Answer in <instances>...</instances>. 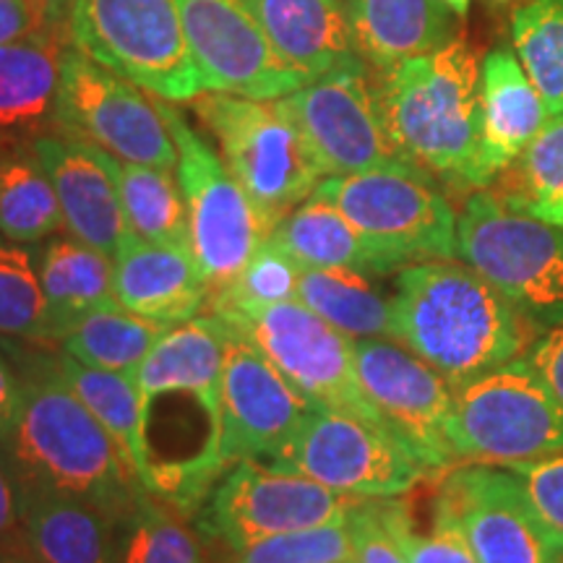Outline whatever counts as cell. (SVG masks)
<instances>
[{"mask_svg": "<svg viewBox=\"0 0 563 563\" xmlns=\"http://www.w3.org/2000/svg\"><path fill=\"white\" fill-rule=\"evenodd\" d=\"M21 402L0 446L19 490L81 498L121 519L146 496V485L63 376L53 352H19Z\"/></svg>", "mask_w": 563, "mask_h": 563, "instance_id": "1", "label": "cell"}, {"mask_svg": "<svg viewBox=\"0 0 563 563\" xmlns=\"http://www.w3.org/2000/svg\"><path fill=\"white\" fill-rule=\"evenodd\" d=\"M391 302L394 342L454 389L527 355L543 332L483 274L452 258L402 266Z\"/></svg>", "mask_w": 563, "mask_h": 563, "instance_id": "2", "label": "cell"}, {"mask_svg": "<svg viewBox=\"0 0 563 563\" xmlns=\"http://www.w3.org/2000/svg\"><path fill=\"white\" fill-rule=\"evenodd\" d=\"M376 97L407 162L456 188L477 186L483 63L462 37L378 70Z\"/></svg>", "mask_w": 563, "mask_h": 563, "instance_id": "3", "label": "cell"}, {"mask_svg": "<svg viewBox=\"0 0 563 563\" xmlns=\"http://www.w3.org/2000/svg\"><path fill=\"white\" fill-rule=\"evenodd\" d=\"M191 102L196 115L222 146L230 173L272 228L327 178L279 100H249L228 91H209Z\"/></svg>", "mask_w": 563, "mask_h": 563, "instance_id": "4", "label": "cell"}, {"mask_svg": "<svg viewBox=\"0 0 563 563\" xmlns=\"http://www.w3.org/2000/svg\"><path fill=\"white\" fill-rule=\"evenodd\" d=\"M313 194L334 203L394 272L456 256V211L420 167L327 175Z\"/></svg>", "mask_w": 563, "mask_h": 563, "instance_id": "5", "label": "cell"}, {"mask_svg": "<svg viewBox=\"0 0 563 563\" xmlns=\"http://www.w3.org/2000/svg\"><path fill=\"white\" fill-rule=\"evenodd\" d=\"M446 435L460 460L538 462L563 452V405L522 355L456 386Z\"/></svg>", "mask_w": 563, "mask_h": 563, "instance_id": "6", "label": "cell"}, {"mask_svg": "<svg viewBox=\"0 0 563 563\" xmlns=\"http://www.w3.org/2000/svg\"><path fill=\"white\" fill-rule=\"evenodd\" d=\"M70 47L167 102L207 91L178 11V0H79Z\"/></svg>", "mask_w": 563, "mask_h": 563, "instance_id": "7", "label": "cell"}, {"mask_svg": "<svg viewBox=\"0 0 563 563\" xmlns=\"http://www.w3.org/2000/svg\"><path fill=\"white\" fill-rule=\"evenodd\" d=\"M456 256L540 329L563 321V228L475 191L456 217Z\"/></svg>", "mask_w": 563, "mask_h": 563, "instance_id": "8", "label": "cell"}, {"mask_svg": "<svg viewBox=\"0 0 563 563\" xmlns=\"http://www.w3.org/2000/svg\"><path fill=\"white\" fill-rule=\"evenodd\" d=\"M154 102L178 150L175 173L188 207L196 266L209 295H214L235 282L274 228L230 173L228 162L217 157L186 118L167 100Z\"/></svg>", "mask_w": 563, "mask_h": 563, "instance_id": "9", "label": "cell"}, {"mask_svg": "<svg viewBox=\"0 0 563 563\" xmlns=\"http://www.w3.org/2000/svg\"><path fill=\"white\" fill-rule=\"evenodd\" d=\"M211 316L241 332L308 402L386 426L357 384L355 340L300 300Z\"/></svg>", "mask_w": 563, "mask_h": 563, "instance_id": "10", "label": "cell"}, {"mask_svg": "<svg viewBox=\"0 0 563 563\" xmlns=\"http://www.w3.org/2000/svg\"><path fill=\"white\" fill-rule=\"evenodd\" d=\"M274 464L355 498L402 496L433 475L391 428L329 407H313Z\"/></svg>", "mask_w": 563, "mask_h": 563, "instance_id": "11", "label": "cell"}, {"mask_svg": "<svg viewBox=\"0 0 563 563\" xmlns=\"http://www.w3.org/2000/svg\"><path fill=\"white\" fill-rule=\"evenodd\" d=\"M58 133L100 146L123 162L178 167V150L157 102L76 47H66L60 58Z\"/></svg>", "mask_w": 563, "mask_h": 563, "instance_id": "12", "label": "cell"}, {"mask_svg": "<svg viewBox=\"0 0 563 563\" xmlns=\"http://www.w3.org/2000/svg\"><path fill=\"white\" fill-rule=\"evenodd\" d=\"M279 104L308 141L323 175L415 167L386 129L365 60L327 70L279 97Z\"/></svg>", "mask_w": 563, "mask_h": 563, "instance_id": "13", "label": "cell"}, {"mask_svg": "<svg viewBox=\"0 0 563 563\" xmlns=\"http://www.w3.org/2000/svg\"><path fill=\"white\" fill-rule=\"evenodd\" d=\"M352 498L295 470L241 462L211 490L201 525L243 551L274 534L344 522Z\"/></svg>", "mask_w": 563, "mask_h": 563, "instance_id": "14", "label": "cell"}, {"mask_svg": "<svg viewBox=\"0 0 563 563\" xmlns=\"http://www.w3.org/2000/svg\"><path fill=\"white\" fill-rule=\"evenodd\" d=\"M433 504L460 525L477 563H559L563 555V540L506 467H456Z\"/></svg>", "mask_w": 563, "mask_h": 563, "instance_id": "15", "label": "cell"}, {"mask_svg": "<svg viewBox=\"0 0 563 563\" xmlns=\"http://www.w3.org/2000/svg\"><path fill=\"white\" fill-rule=\"evenodd\" d=\"M222 327V467L274 464L316 405L300 397L241 332L228 323Z\"/></svg>", "mask_w": 563, "mask_h": 563, "instance_id": "16", "label": "cell"}, {"mask_svg": "<svg viewBox=\"0 0 563 563\" xmlns=\"http://www.w3.org/2000/svg\"><path fill=\"white\" fill-rule=\"evenodd\" d=\"M357 384L382 420L431 473L460 460L446 435L454 386L402 344L355 340Z\"/></svg>", "mask_w": 563, "mask_h": 563, "instance_id": "17", "label": "cell"}, {"mask_svg": "<svg viewBox=\"0 0 563 563\" xmlns=\"http://www.w3.org/2000/svg\"><path fill=\"white\" fill-rule=\"evenodd\" d=\"M178 11L207 91L279 100L313 81L274 53L241 0H178Z\"/></svg>", "mask_w": 563, "mask_h": 563, "instance_id": "18", "label": "cell"}, {"mask_svg": "<svg viewBox=\"0 0 563 563\" xmlns=\"http://www.w3.org/2000/svg\"><path fill=\"white\" fill-rule=\"evenodd\" d=\"M32 146L58 196L68 235L115 256L131 232L112 167L115 157L66 133H47Z\"/></svg>", "mask_w": 563, "mask_h": 563, "instance_id": "19", "label": "cell"}, {"mask_svg": "<svg viewBox=\"0 0 563 563\" xmlns=\"http://www.w3.org/2000/svg\"><path fill=\"white\" fill-rule=\"evenodd\" d=\"M115 298L125 311L165 327H178L207 306L209 287L191 251L141 241L129 232L112 256Z\"/></svg>", "mask_w": 563, "mask_h": 563, "instance_id": "20", "label": "cell"}, {"mask_svg": "<svg viewBox=\"0 0 563 563\" xmlns=\"http://www.w3.org/2000/svg\"><path fill=\"white\" fill-rule=\"evenodd\" d=\"M274 53L308 79L361 63L350 0H241Z\"/></svg>", "mask_w": 563, "mask_h": 563, "instance_id": "21", "label": "cell"}, {"mask_svg": "<svg viewBox=\"0 0 563 563\" xmlns=\"http://www.w3.org/2000/svg\"><path fill=\"white\" fill-rule=\"evenodd\" d=\"M63 51V42L45 30L0 45V150L58 133Z\"/></svg>", "mask_w": 563, "mask_h": 563, "instance_id": "22", "label": "cell"}, {"mask_svg": "<svg viewBox=\"0 0 563 563\" xmlns=\"http://www.w3.org/2000/svg\"><path fill=\"white\" fill-rule=\"evenodd\" d=\"M481 91L483 131L477 186L485 188L530 146L548 121V110L525 66L506 47L485 55Z\"/></svg>", "mask_w": 563, "mask_h": 563, "instance_id": "23", "label": "cell"}, {"mask_svg": "<svg viewBox=\"0 0 563 563\" xmlns=\"http://www.w3.org/2000/svg\"><path fill=\"white\" fill-rule=\"evenodd\" d=\"M21 538L37 563H118L115 519L60 493L21 490Z\"/></svg>", "mask_w": 563, "mask_h": 563, "instance_id": "24", "label": "cell"}, {"mask_svg": "<svg viewBox=\"0 0 563 563\" xmlns=\"http://www.w3.org/2000/svg\"><path fill=\"white\" fill-rule=\"evenodd\" d=\"M357 51L384 70L428 55L456 37L452 9L443 0H350Z\"/></svg>", "mask_w": 563, "mask_h": 563, "instance_id": "25", "label": "cell"}, {"mask_svg": "<svg viewBox=\"0 0 563 563\" xmlns=\"http://www.w3.org/2000/svg\"><path fill=\"white\" fill-rule=\"evenodd\" d=\"M269 241L300 269H355L373 277L394 272L352 228L347 217L316 194L274 224Z\"/></svg>", "mask_w": 563, "mask_h": 563, "instance_id": "26", "label": "cell"}, {"mask_svg": "<svg viewBox=\"0 0 563 563\" xmlns=\"http://www.w3.org/2000/svg\"><path fill=\"white\" fill-rule=\"evenodd\" d=\"M37 264L53 342H60L63 334L87 313L118 302L112 256L79 238H53L42 249Z\"/></svg>", "mask_w": 563, "mask_h": 563, "instance_id": "27", "label": "cell"}, {"mask_svg": "<svg viewBox=\"0 0 563 563\" xmlns=\"http://www.w3.org/2000/svg\"><path fill=\"white\" fill-rule=\"evenodd\" d=\"M355 269H300L298 300L352 340H394V302Z\"/></svg>", "mask_w": 563, "mask_h": 563, "instance_id": "28", "label": "cell"}, {"mask_svg": "<svg viewBox=\"0 0 563 563\" xmlns=\"http://www.w3.org/2000/svg\"><path fill=\"white\" fill-rule=\"evenodd\" d=\"M118 191H121L125 222L141 241L191 251V222L175 170L136 162H112Z\"/></svg>", "mask_w": 563, "mask_h": 563, "instance_id": "29", "label": "cell"}, {"mask_svg": "<svg viewBox=\"0 0 563 563\" xmlns=\"http://www.w3.org/2000/svg\"><path fill=\"white\" fill-rule=\"evenodd\" d=\"M63 228L58 196L34 146L0 150V235L30 245Z\"/></svg>", "mask_w": 563, "mask_h": 563, "instance_id": "30", "label": "cell"}, {"mask_svg": "<svg viewBox=\"0 0 563 563\" xmlns=\"http://www.w3.org/2000/svg\"><path fill=\"white\" fill-rule=\"evenodd\" d=\"M170 327L141 319L121 302L97 308L74 323L60 340V352L91 368L133 373Z\"/></svg>", "mask_w": 563, "mask_h": 563, "instance_id": "31", "label": "cell"}, {"mask_svg": "<svg viewBox=\"0 0 563 563\" xmlns=\"http://www.w3.org/2000/svg\"><path fill=\"white\" fill-rule=\"evenodd\" d=\"M496 183V196L506 207L563 228V115L548 118Z\"/></svg>", "mask_w": 563, "mask_h": 563, "instance_id": "32", "label": "cell"}, {"mask_svg": "<svg viewBox=\"0 0 563 563\" xmlns=\"http://www.w3.org/2000/svg\"><path fill=\"white\" fill-rule=\"evenodd\" d=\"M63 376L70 389L81 397L91 415L102 422L104 431L115 439L121 452L136 470L141 483L146 485V452L144 435H141V407L133 373L91 368L76 361V357L58 355Z\"/></svg>", "mask_w": 563, "mask_h": 563, "instance_id": "33", "label": "cell"}, {"mask_svg": "<svg viewBox=\"0 0 563 563\" xmlns=\"http://www.w3.org/2000/svg\"><path fill=\"white\" fill-rule=\"evenodd\" d=\"M511 42L548 118L563 115V0H522L511 13Z\"/></svg>", "mask_w": 563, "mask_h": 563, "instance_id": "34", "label": "cell"}, {"mask_svg": "<svg viewBox=\"0 0 563 563\" xmlns=\"http://www.w3.org/2000/svg\"><path fill=\"white\" fill-rule=\"evenodd\" d=\"M118 563H203L196 532L175 506L146 493L115 522Z\"/></svg>", "mask_w": 563, "mask_h": 563, "instance_id": "35", "label": "cell"}, {"mask_svg": "<svg viewBox=\"0 0 563 563\" xmlns=\"http://www.w3.org/2000/svg\"><path fill=\"white\" fill-rule=\"evenodd\" d=\"M0 336L21 342H53L40 264L24 243L0 235Z\"/></svg>", "mask_w": 563, "mask_h": 563, "instance_id": "36", "label": "cell"}, {"mask_svg": "<svg viewBox=\"0 0 563 563\" xmlns=\"http://www.w3.org/2000/svg\"><path fill=\"white\" fill-rule=\"evenodd\" d=\"M298 279L300 266L266 238L235 282L209 295L207 302L211 311H228V308H262L298 300Z\"/></svg>", "mask_w": 563, "mask_h": 563, "instance_id": "37", "label": "cell"}, {"mask_svg": "<svg viewBox=\"0 0 563 563\" xmlns=\"http://www.w3.org/2000/svg\"><path fill=\"white\" fill-rule=\"evenodd\" d=\"M352 561V538L347 519L334 525L295 530L258 540L235 551L232 563H347Z\"/></svg>", "mask_w": 563, "mask_h": 563, "instance_id": "38", "label": "cell"}, {"mask_svg": "<svg viewBox=\"0 0 563 563\" xmlns=\"http://www.w3.org/2000/svg\"><path fill=\"white\" fill-rule=\"evenodd\" d=\"M384 514L394 534H397L399 545H402L407 563H477L460 525L435 504L433 527L428 534L415 530L410 506L397 501V496L384 498Z\"/></svg>", "mask_w": 563, "mask_h": 563, "instance_id": "39", "label": "cell"}, {"mask_svg": "<svg viewBox=\"0 0 563 563\" xmlns=\"http://www.w3.org/2000/svg\"><path fill=\"white\" fill-rule=\"evenodd\" d=\"M347 530L355 563H407L402 545L384 514V498H352Z\"/></svg>", "mask_w": 563, "mask_h": 563, "instance_id": "40", "label": "cell"}, {"mask_svg": "<svg viewBox=\"0 0 563 563\" xmlns=\"http://www.w3.org/2000/svg\"><path fill=\"white\" fill-rule=\"evenodd\" d=\"M506 470L525 483L540 519L563 540V452L538 462L511 464Z\"/></svg>", "mask_w": 563, "mask_h": 563, "instance_id": "41", "label": "cell"}, {"mask_svg": "<svg viewBox=\"0 0 563 563\" xmlns=\"http://www.w3.org/2000/svg\"><path fill=\"white\" fill-rule=\"evenodd\" d=\"M525 357L534 365V371L543 376L548 389L563 405V321L545 327Z\"/></svg>", "mask_w": 563, "mask_h": 563, "instance_id": "42", "label": "cell"}, {"mask_svg": "<svg viewBox=\"0 0 563 563\" xmlns=\"http://www.w3.org/2000/svg\"><path fill=\"white\" fill-rule=\"evenodd\" d=\"M21 543V490L9 462L0 454V548Z\"/></svg>", "mask_w": 563, "mask_h": 563, "instance_id": "43", "label": "cell"}, {"mask_svg": "<svg viewBox=\"0 0 563 563\" xmlns=\"http://www.w3.org/2000/svg\"><path fill=\"white\" fill-rule=\"evenodd\" d=\"M37 30H42V19L34 0H0V45H9Z\"/></svg>", "mask_w": 563, "mask_h": 563, "instance_id": "44", "label": "cell"}, {"mask_svg": "<svg viewBox=\"0 0 563 563\" xmlns=\"http://www.w3.org/2000/svg\"><path fill=\"white\" fill-rule=\"evenodd\" d=\"M21 402V386L16 368L9 365L3 355H0V446H3L5 439L11 435L13 422H16Z\"/></svg>", "mask_w": 563, "mask_h": 563, "instance_id": "45", "label": "cell"}, {"mask_svg": "<svg viewBox=\"0 0 563 563\" xmlns=\"http://www.w3.org/2000/svg\"><path fill=\"white\" fill-rule=\"evenodd\" d=\"M37 3L42 30L51 32L60 42H68V24L79 0H34Z\"/></svg>", "mask_w": 563, "mask_h": 563, "instance_id": "46", "label": "cell"}, {"mask_svg": "<svg viewBox=\"0 0 563 563\" xmlns=\"http://www.w3.org/2000/svg\"><path fill=\"white\" fill-rule=\"evenodd\" d=\"M0 563H37L26 551L24 543L21 545H9V548H0Z\"/></svg>", "mask_w": 563, "mask_h": 563, "instance_id": "47", "label": "cell"}, {"mask_svg": "<svg viewBox=\"0 0 563 563\" xmlns=\"http://www.w3.org/2000/svg\"><path fill=\"white\" fill-rule=\"evenodd\" d=\"M443 3H446L454 13H460V16L470 11V0H443Z\"/></svg>", "mask_w": 563, "mask_h": 563, "instance_id": "48", "label": "cell"}, {"mask_svg": "<svg viewBox=\"0 0 563 563\" xmlns=\"http://www.w3.org/2000/svg\"><path fill=\"white\" fill-rule=\"evenodd\" d=\"M559 563H563V555H561V559H559Z\"/></svg>", "mask_w": 563, "mask_h": 563, "instance_id": "49", "label": "cell"}, {"mask_svg": "<svg viewBox=\"0 0 563 563\" xmlns=\"http://www.w3.org/2000/svg\"><path fill=\"white\" fill-rule=\"evenodd\" d=\"M347 563H355V561H347Z\"/></svg>", "mask_w": 563, "mask_h": 563, "instance_id": "50", "label": "cell"}]
</instances>
